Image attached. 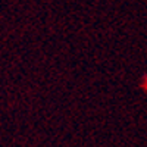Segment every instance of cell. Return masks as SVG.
I'll list each match as a JSON object with an SVG mask.
<instances>
[{"label":"cell","mask_w":147,"mask_h":147,"mask_svg":"<svg viewBox=\"0 0 147 147\" xmlns=\"http://www.w3.org/2000/svg\"><path fill=\"white\" fill-rule=\"evenodd\" d=\"M144 87H146V88H147V77H146V78H144Z\"/></svg>","instance_id":"obj_1"}]
</instances>
